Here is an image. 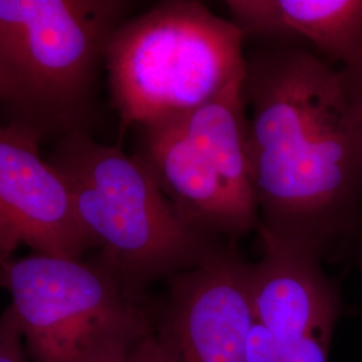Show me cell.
Masks as SVG:
<instances>
[{
  "label": "cell",
  "instance_id": "cell-1",
  "mask_svg": "<svg viewBox=\"0 0 362 362\" xmlns=\"http://www.w3.org/2000/svg\"><path fill=\"white\" fill-rule=\"evenodd\" d=\"M248 161L259 235L322 258L362 226V128L339 70L294 42L247 58Z\"/></svg>",
  "mask_w": 362,
  "mask_h": 362
},
{
  "label": "cell",
  "instance_id": "cell-2",
  "mask_svg": "<svg viewBox=\"0 0 362 362\" xmlns=\"http://www.w3.org/2000/svg\"><path fill=\"white\" fill-rule=\"evenodd\" d=\"M121 0H0V100L6 124L62 140L89 133L98 76Z\"/></svg>",
  "mask_w": 362,
  "mask_h": 362
},
{
  "label": "cell",
  "instance_id": "cell-3",
  "mask_svg": "<svg viewBox=\"0 0 362 362\" xmlns=\"http://www.w3.org/2000/svg\"><path fill=\"white\" fill-rule=\"evenodd\" d=\"M47 161L65 176L98 257L132 297L148 300L152 284L203 264L228 242L182 219L139 157L86 132L59 140Z\"/></svg>",
  "mask_w": 362,
  "mask_h": 362
},
{
  "label": "cell",
  "instance_id": "cell-4",
  "mask_svg": "<svg viewBox=\"0 0 362 362\" xmlns=\"http://www.w3.org/2000/svg\"><path fill=\"white\" fill-rule=\"evenodd\" d=\"M245 34L202 1H161L122 22L105 49L119 136L187 115L247 77Z\"/></svg>",
  "mask_w": 362,
  "mask_h": 362
},
{
  "label": "cell",
  "instance_id": "cell-5",
  "mask_svg": "<svg viewBox=\"0 0 362 362\" xmlns=\"http://www.w3.org/2000/svg\"><path fill=\"white\" fill-rule=\"evenodd\" d=\"M1 264V286L31 362H121L155 329V308L93 260L30 254Z\"/></svg>",
  "mask_w": 362,
  "mask_h": 362
},
{
  "label": "cell",
  "instance_id": "cell-6",
  "mask_svg": "<svg viewBox=\"0 0 362 362\" xmlns=\"http://www.w3.org/2000/svg\"><path fill=\"white\" fill-rule=\"evenodd\" d=\"M246 104L245 79L187 115L136 128L134 156L181 218L228 242L260 226L247 149Z\"/></svg>",
  "mask_w": 362,
  "mask_h": 362
},
{
  "label": "cell",
  "instance_id": "cell-7",
  "mask_svg": "<svg viewBox=\"0 0 362 362\" xmlns=\"http://www.w3.org/2000/svg\"><path fill=\"white\" fill-rule=\"evenodd\" d=\"M247 262L227 242L203 264L167 279L156 337L172 362H245L254 313Z\"/></svg>",
  "mask_w": 362,
  "mask_h": 362
},
{
  "label": "cell",
  "instance_id": "cell-8",
  "mask_svg": "<svg viewBox=\"0 0 362 362\" xmlns=\"http://www.w3.org/2000/svg\"><path fill=\"white\" fill-rule=\"evenodd\" d=\"M40 141L18 124L0 129V262L22 246L69 259L97 248L65 176L39 153Z\"/></svg>",
  "mask_w": 362,
  "mask_h": 362
},
{
  "label": "cell",
  "instance_id": "cell-9",
  "mask_svg": "<svg viewBox=\"0 0 362 362\" xmlns=\"http://www.w3.org/2000/svg\"><path fill=\"white\" fill-rule=\"evenodd\" d=\"M260 239L263 255L248 269L255 321L282 344L334 332L342 305L336 285L322 269L324 258L308 247Z\"/></svg>",
  "mask_w": 362,
  "mask_h": 362
},
{
  "label": "cell",
  "instance_id": "cell-10",
  "mask_svg": "<svg viewBox=\"0 0 362 362\" xmlns=\"http://www.w3.org/2000/svg\"><path fill=\"white\" fill-rule=\"evenodd\" d=\"M245 37L270 42L303 39L344 64L362 38V0H230Z\"/></svg>",
  "mask_w": 362,
  "mask_h": 362
},
{
  "label": "cell",
  "instance_id": "cell-11",
  "mask_svg": "<svg viewBox=\"0 0 362 362\" xmlns=\"http://www.w3.org/2000/svg\"><path fill=\"white\" fill-rule=\"evenodd\" d=\"M284 344L258 321L251 325L246 338L245 362H281Z\"/></svg>",
  "mask_w": 362,
  "mask_h": 362
},
{
  "label": "cell",
  "instance_id": "cell-12",
  "mask_svg": "<svg viewBox=\"0 0 362 362\" xmlns=\"http://www.w3.org/2000/svg\"><path fill=\"white\" fill-rule=\"evenodd\" d=\"M332 336L333 332H320L284 344L281 362H329Z\"/></svg>",
  "mask_w": 362,
  "mask_h": 362
},
{
  "label": "cell",
  "instance_id": "cell-13",
  "mask_svg": "<svg viewBox=\"0 0 362 362\" xmlns=\"http://www.w3.org/2000/svg\"><path fill=\"white\" fill-rule=\"evenodd\" d=\"M351 113L362 128V38L339 70Z\"/></svg>",
  "mask_w": 362,
  "mask_h": 362
},
{
  "label": "cell",
  "instance_id": "cell-14",
  "mask_svg": "<svg viewBox=\"0 0 362 362\" xmlns=\"http://www.w3.org/2000/svg\"><path fill=\"white\" fill-rule=\"evenodd\" d=\"M0 362H31L21 330L7 308L0 317Z\"/></svg>",
  "mask_w": 362,
  "mask_h": 362
},
{
  "label": "cell",
  "instance_id": "cell-15",
  "mask_svg": "<svg viewBox=\"0 0 362 362\" xmlns=\"http://www.w3.org/2000/svg\"><path fill=\"white\" fill-rule=\"evenodd\" d=\"M121 362H172L167 353L160 346L153 333L130 351Z\"/></svg>",
  "mask_w": 362,
  "mask_h": 362
},
{
  "label": "cell",
  "instance_id": "cell-16",
  "mask_svg": "<svg viewBox=\"0 0 362 362\" xmlns=\"http://www.w3.org/2000/svg\"><path fill=\"white\" fill-rule=\"evenodd\" d=\"M350 245L354 247V250H356V257H357V262H358V266H360L362 272V226L360 227L358 233H356V236H354V239L351 240Z\"/></svg>",
  "mask_w": 362,
  "mask_h": 362
}]
</instances>
